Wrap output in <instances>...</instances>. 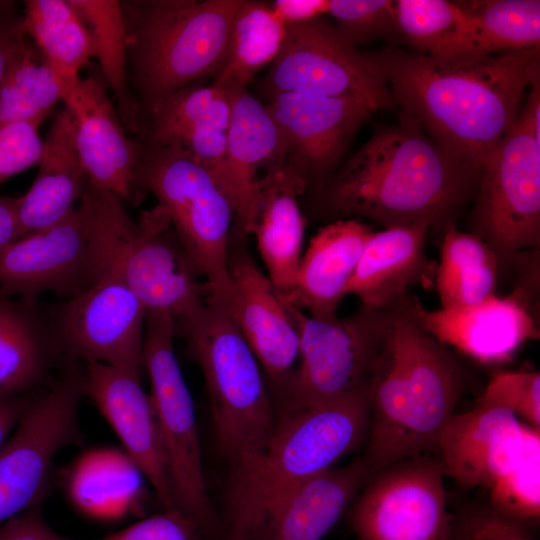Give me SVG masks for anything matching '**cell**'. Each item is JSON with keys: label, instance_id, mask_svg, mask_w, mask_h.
Here are the masks:
<instances>
[{"label": "cell", "instance_id": "obj_1", "mask_svg": "<svg viewBox=\"0 0 540 540\" xmlns=\"http://www.w3.org/2000/svg\"><path fill=\"white\" fill-rule=\"evenodd\" d=\"M373 54L402 111L478 169L514 124L527 88L539 79V47L458 56L393 48Z\"/></svg>", "mask_w": 540, "mask_h": 540}, {"label": "cell", "instance_id": "obj_2", "mask_svg": "<svg viewBox=\"0 0 540 540\" xmlns=\"http://www.w3.org/2000/svg\"><path fill=\"white\" fill-rule=\"evenodd\" d=\"M479 169L436 142L409 114L378 128L322 185L328 213L384 229L446 230L476 195Z\"/></svg>", "mask_w": 540, "mask_h": 540}, {"label": "cell", "instance_id": "obj_3", "mask_svg": "<svg viewBox=\"0 0 540 540\" xmlns=\"http://www.w3.org/2000/svg\"><path fill=\"white\" fill-rule=\"evenodd\" d=\"M409 295L390 308L368 381L362 456L372 475L405 459L436 455L439 435L465 390L461 362L413 318Z\"/></svg>", "mask_w": 540, "mask_h": 540}, {"label": "cell", "instance_id": "obj_4", "mask_svg": "<svg viewBox=\"0 0 540 540\" xmlns=\"http://www.w3.org/2000/svg\"><path fill=\"white\" fill-rule=\"evenodd\" d=\"M368 383L335 399L285 412L266 443L231 464L224 540H261L304 481L365 446Z\"/></svg>", "mask_w": 540, "mask_h": 540}, {"label": "cell", "instance_id": "obj_5", "mask_svg": "<svg viewBox=\"0 0 540 540\" xmlns=\"http://www.w3.org/2000/svg\"><path fill=\"white\" fill-rule=\"evenodd\" d=\"M243 0L120 1L128 76L140 113L195 80L216 74Z\"/></svg>", "mask_w": 540, "mask_h": 540}, {"label": "cell", "instance_id": "obj_6", "mask_svg": "<svg viewBox=\"0 0 540 540\" xmlns=\"http://www.w3.org/2000/svg\"><path fill=\"white\" fill-rule=\"evenodd\" d=\"M83 199L100 230L109 273L118 274L146 310L169 312L176 324L202 309L211 288L159 205L134 222L109 191L88 185Z\"/></svg>", "mask_w": 540, "mask_h": 540}, {"label": "cell", "instance_id": "obj_7", "mask_svg": "<svg viewBox=\"0 0 540 540\" xmlns=\"http://www.w3.org/2000/svg\"><path fill=\"white\" fill-rule=\"evenodd\" d=\"M175 327L202 371L215 435L225 456L232 464L261 448L277 420L262 368L224 297L211 291L202 309Z\"/></svg>", "mask_w": 540, "mask_h": 540}, {"label": "cell", "instance_id": "obj_8", "mask_svg": "<svg viewBox=\"0 0 540 540\" xmlns=\"http://www.w3.org/2000/svg\"><path fill=\"white\" fill-rule=\"evenodd\" d=\"M539 79L514 124L482 161L472 231L507 263L540 247Z\"/></svg>", "mask_w": 540, "mask_h": 540}, {"label": "cell", "instance_id": "obj_9", "mask_svg": "<svg viewBox=\"0 0 540 540\" xmlns=\"http://www.w3.org/2000/svg\"><path fill=\"white\" fill-rule=\"evenodd\" d=\"M136 184L167 213L211 291L225 295L235 211L222 185L185 151L149 143L141 147Z\"/></svg>", "mask_w": 540, "mask_h": 540}, {"label": "cell", "instance_id": "obj_10", "mask_svg": "<svg viewBox=\"0 0 540 540\" xmlns=\"http://www.w3.org/2000/svg\"><path fill=\"white\" fill-rule=\"evenodd\" d=\"M175 335L169 312L146 311L143 367L175 504L205 533L217 521L205 482L193 400L174 351Z\"/></svg>", "mask_w": 540, "mask_h": 540}, {"label": "cell", "instance_id": "obj_11", "mask_svg": "<svg viewBox=\"0 0 540 540\" xmlns=\"http://www.w3.org/2000/svg\"><path fill=\"white\" fill-rule=\"evenodd\" d=\"M288 303L299 334V358L285 389V412L335 399L367 384L390 308L360 305L347 316L314 317Z\"/></svg>", "mask_w": 540, "mask_h": 540}, {"label": "cell", "instance_id": "obj_12", "mask_svg": "<svg viewBox=\"0 0 540 540\" xmlns=\"http://www.w3.org/2000/svg\"><path fill=\"white\" fill-rule=\"evenodd\" d=\"M264 84L269 96L293 92L339 98L375 112L395 104L374 54L358 50L323 17L288 27Z\"/></svg>", "mask_w": 540, "mask_h": 540}, {"label": "cell", "instance_id": "obj_13", "mask_svg": "<svg viewBox=\"0 0 540 540\" xmlns=\"http://www.w3.org/2000/svg\"><path fill=\"white\" fill-rule=\"evenodd\" d=\"M63 359L56 382L33 398L0 448V524L38 503L54 457L80 439L83 366Z\"/></svg>", "mask_w": 540, "mask_h": 540}, {"label": "cell", "instance_id": "obj_14", "mask_svg": "<svg viewBox=\"0 0 540 540\" xmlns=\"http://www.w3.org/2000/svg\"><path fill=\"white\" fill-rule=\"evenodd\" d=\"M108 274L99 229L81 200L61 221L0 254V293L31 303L46 292L75 297Z\"/></svg>", "mask_w": 540, "mask_h": 540}, {"label": "cell", "instance_id": "obj_15", "mask_svg": "<svg viewBox=\"0 0 540 540\" xmlns=\"http://www.w3.org/2000/svg\"><path fill=\"white\" fill-rule=\"evenodd\" d=\"M444 476L434 454L383 468L350 505L351 529L360 540H448Z\"/></svg>", "mask_w": 540, "mask_h": 540}, {"label": "cell", "instance_id": "obj_16", "mask_svg": "<svg viewBox=\"0 0 540 540\" xmlns=\"http://www.w3.org/2000/svg\"><path fill=\"white\" fill-rule=\"evenodd\" d=\"M146 307L118 274L47 312L62 357L142 373Z\"/></svg>", "mask_w": 540, "mask_h": 540}, {"label": "cell", "instance_id": "obj_17", "mask_svg": "<svg viewBox=\"0 0 540 540\" xmlns=\"http://www.w3.org/2000/svg\"><path fill=\"white\" fill-rule=\"evenodd\" d=\"M228 310L269 380L285 390L299 358V334L288 301L232 231Z\"/></svg>", "mask_w": 540, "mask_h": 540}, {"label": "cell", "instance_id": "obj_18", "mask_svg": "<svg viewBox=\"0 0 540 540\" xmlns=\"http://www.w3.org/2000/svg\"><path fill=\"white\" fill-rule=\"evenodd\" d=\"M82 390L111 425L164 508H177L153 405L141 385V375L106 364L87 363L83 365Z\"/></svg>", "mask_w": 540, "mask_h": 540}, {"label": "cell", "instance_id": "obj_19", "mask_svg": "<svg viewBox=\"0 0 540 540\" xmlns=\"http://www.w3.org/2000/svg\"><path fill=\"white\" fill-rule=\"evenodd\" d=\"M408 307L417 323L439 343L485 364L510 360L540 331L535 315L514 294H496L471 306L426 309L409 295Z\"/></svg>", "mask_w": 540, "mask_h": 540}, {"label": "cell", "instance_id": "obj_20", "mask_svg": "<svg viewBox=\"0 0 540 540\" xmlns=\"http://www.w3.org/2000/svg\"><path fill=\"white\" fill-rule=\"evenodd\" d=\"M63 103L74 118L76 146L89 185L113 193L123 203L139 200L136 172L142 143L127 136L103 83L80 77Z\"/></svg>", "mask_w": 540, "mask_h": 540}, {"label": "cell", "instance_id": "obj_21", "mask_svg": "<svg viewBox=\"0 0 540 540\" xmlns=\"http://www.w3.org/2000/svg\"><path fill=\"white\" fill-rule=\"evenodd\" d=\"M267 108L287 143L288 158L307 182L321 185L359 128L376 112L349 100L304 93L270 95Z\"/></svg>", "mask_w": 540, "mask_h": 540}, {"label": "cell", "instance_id": "obj_22", "mask_svg": "<svg viewBox=\"0 0 540 540\" xmlns=\"http://www.w3.org/2000/svg\"><path fill=\"white\" fill-rule=\"evenodd\" d=\"M232 111L227 131L225 187L235 211L234 229L252 233L261 201L263 178L283 165L289 156L287 143L266 105L247 88L226 89Z\"/></svg>", "mask_w": 540, "mask_h": 540}, {"label": "cell", "instance_id": "obj_23", "mask_svg": "<svg viewBox=\"0 0 540 540\" xmlns=\"http://www.w3.org/2000/svg\"><path fill=\"white\" fill-rule=\"evenodd\" d=\"M524 423L503 407L478 400L443 427L436 455L444 474L467 487L489 488L520 458Z\"/></svg>", "mask_w": 540, "mask_h": 540}, {"label": "cell", "instance_id": "obj_24", "mask_svg": "<svg viewBox=\"0 0 540 540\" xmlns=\"http://www.w3.org/2000/svg\"><path fill=\"white\" fill-rule=\"evenodd\" d=\"M426 223L373 232L364 246L346 296H356L362 306L389 309L417 284L429 285L436 264L426 254L430 230Z\"/></svg>", "mask_w": 540, "mask_h": 540}, {"label": "cell", "instance_id": "obj_25", "mask_svg": "<svg viewBox=\"0 0 540 540\" xmlns=\"http://www.w3.org/2000/svg\"><path fill=\"white\" fill-rule=\"evenodd\" d=\"M38 166L29 190L17 197L22 237L65 218L76 208L89 184L76 146L74 118L65 105L42 141Z\"/></svg>", "mask_w": 540, "mask_h": 540}, {"label": "cell", "instance_id": "obj_26", "mask_svg": "<svg viewBox=\"0 0 540 540\" xmlns=\"http://www.w3.org/2000/svg\"><path fill=\"white\" fill-rule=\"evenodd\" d=\"M308 182L293 161L263 176L260 207L252 230L267 277L286 299L293 291L302 257L306 219L298 196Z\"/></svg>", "mask_w": 540, "mask_h": 540}, {"label": "cell", "instance_id": "obj_27", "mask_svg": "<svg viewBox=\"0 0 540 540\" xmlns=\"http://www.w3.org/2000/svg\"><path fill=\"white\" fill-rule=\"evenodd\" d=\"M373 232L354 218L337 219L321 227L302 255L293 291L285 299L314 317L336 314Z\"/></svg>", "mask_w": 540, "mask_h": 540}, {"label": "cell", "instance_id": "obj_28", "mask_svg": "<svg viewBox=\"0 0 540 540\" xmlns=\"http://www.w3.org/2000/svg\"><path fill=\"white\" fill-rule=\"evenodd\" d=\"M372 476L363 456L299 485L273 515L266 540H321Z\"/></svg>", "mask_w": 540, "mask_h": 540}, {"label": "cell", "instance_id": "obj_29", "mask_svg": "<svg viewBox=\"0 0 540 540\" xmlns=\"http://www.w3.org/2000/svg\"><path fill=\"white\" fill-rule=\"evenodd\" d=\"M57 357L62 356L39 304L0 293V401L29 395Z\"/></svg>", "mask_w": 540, "mask_h": 540}, {"label": "cell", "instance_id": "obj_30", "mask_svg": "<svg viewBox=\"0 0 540 540\" xmlns=\"http://www.w3.org/2000/svg\"><path fill=\"white\" fill-rule=\"evenodd\" d=\"M144 475L125 451L101 447L85 452L69 474L68 494L74 505L98 519H115L140 499Z\"/></svg>", "mask_w": 540, "mask_h": 540}, {"label": "cell", "instance_id": "obj_31", "mask_svg": "<svg viewBox=\"0 0 540 540\" xmlns=\"http://www.w3.org/2000/svg\"><path fill=\"white\" fill-rule=\"evenodd\" d=\"M499 259L479 236L456 226L442 235L435 284L441 308L478 304L495 295Z\"/></svg>", "mask_w": 540, "mask_h": 540}, {"label": "cell", "instance_id": "obj_32", "mask_svg": "<svg viewBox=\"0 0 540 540\" xmlns=\"http://www.w3.org/2000/svg\"><path fill=\"white\" fill-rule=\"evenodd\" d=\"M22 16L26 35L40 56L73 84L93 58L90 32L71 0H28Z\"/></svg>", "mask_w": 540, "mask_h": 540}, {"label": "cell", "instance_id": "obj_33", "mask_svg": "<svg viewBox=\"0 0 540 540\" xmlns=\"http://www.w3.org/2000/svg\"><path fill=\"white\" fill-rule=\"evenodd\" d=\"M85 22L93 44V58L116 100V111L125 128L141 133L142 120L128 76L127 31L120 1L71 0Z\"/></svg>", "mask_w": 540, "mask_h": 540}, {"label": "cell", "instance_id": "obj_34", "mask_svg": "<svg viewBox=\"0 0 540 540\" xmlns=\"http://www.w3.org/2000/svg\"><path fill=\"white\" fill-rule=\"evenodd\" d=\"M287 32L270 4L243 0L233 20L225 62L213 84L246 88L262 68L276 60Z\"/></svg>", "mask_w": 540, "mask_h": 540}, {"label": "cell", "instance_id": "obj_35", "mask_svg": "<svg viewBox=\"0 0 540 540\" xmlns=\"http://www.w3.org/2000/svg\"><path fill=\"white\" fill-rule=\"evenodd\" d=\"M398 32L419 52L435 56L480 53L470 16L457 1H394Z\"/></svg>", "mask_w": 540, "mask_h": 540}, {"label": "cell", "instance_id": "obj_36", "mask_svg": "<svg viewBox=\"0 0 540 540\" xmlns=\"http://www.w3.org/2000/svg\"><path fill=\"white\" fill-rule=\"evenodd\" d=\"M231 111V96L226 89L215 84L185 86L148 113V143L179 147L197 129L218 127L228 130Z\"/></svg>", "mask_w": 540, "mask_h": 540}, {"label": "cell", "instance_id": "obj_37", "mask_svg": "<svg viewBox=\"0 0 540 540\" xmlns=\"http://www.w3.org/2000/svg\"><path fill=\"white\" fill-rule=\"evenodd\" d=\"M74 83L61 77L29 45L0 83V127L18 122L41 124Z\"/></svg>", "mask_w": 540, "mask_h": 540}, {"label": "cell", "instance_id": "obj_38", "mask_svg": "<svg viewBox=\"0 0 540 540\" xmlns=\"http://www.w3.org/2000/svg\"><path fill=\"white\" fill-rule=\"evenodd\" d=\"M470 16L480 53L539 47L538 0L457 1Z\"/></svg>", "mask_w": 540, "mask_h": 540}, {"label": "cell", "instance_id": "obj_39", "mask_svg": "<svg viewBox=\"0 0 540 540\" xmlns=\"http://www.w3.org/2000/svg\"><path fill=\"white\" fill-rule=\"evenodd\" d=\"M490 508L517 523L540 516V429L524 424L520 458L489 488Z\"/></svg>", "mask_w": 540, "mask_h": 540}, {"label": "cell", "instance_id": "obj_40", "mask_svg": "<svg viewBox=\"0 0 540 540\" xmlns=\"http://www.w3.org/2000/svg\"><path fill=\"white\" fill-rule=\"evenodd\" d=\"M328 14L339 33L355 46L398 32L394 1L330 0Z\"/></svg>", "mask_w": 540, "mask_h": 540}, {"label": "cell", "instance_id": "obj_41", "mask_svg": "<svg viewBox=\"0 0 540 540\" xmlns=\"http://www.w3.org/2000/svg\"><path fill=\"white\" fill-rule=\"evenodd\" d=\"M479 401L512 411L525 424L540 429L539 372H502L489 382Z\"/></svg>", "mask_w": 540, "mask_h": 540}, {"label": "cell", "instance_id": "obj_42", "mask_svg": "<svg viewBox=\"0 0 540 540\" xmlns=\"http://www.w3.org/2000/svg\"><path fill=\"white\" fill-rule=\"evenodd\" d=\"M40 123L18 122L0 127V184L38 162L42 153Z\"/></svg>", "mask_w": 540, "mask_h": 540}, {"label": "cell", "instance_id": "obj_43", "mask_svg": "<svg viewBox=\"0 0 540 540\" xmlns=\"http://www.w3.org/2000/svg\"><path fill=\"white\" fill-rule=\"evenodd\" d=\"M197 523L178 508L165 509L96 540H200Z\"/></svg>", "mask_w": 540, "mask_h": 540}, {"label": "cell", "instance_id": "obj_44", "mask_svg": "<svg viewBox=\"0 0 540 540\" xmlns=\"http://www.w3.org/2000/svg\"><path fill=\"white\" fill-rule=\"evenodd\" d=\"M458 535L461 540H531L520 523L481 507L462 517Z\"/></svg>", "mask_w": 540, "mask_h": 540}, {"label": "cell", "instance_id": "obj_45", "mask_svg": "<svg viewBox=\"0 0 540 540\" xmlns=\"http://www.w3.org/2000/svg\"><path fill=\"white\" fill-rule=\"evenodd\" d=\"M0 540H69L55 532L43 519L36 505L4 522Z\"/></svg>", "mask_w": 540, "mask_h": 540}, {"label": "cell", "instance_id": "obj_46", "mask_svg": "<svg viewBox=\"0 0 540 540\" xmlns=\"http://www.w3.org/2000/svg\"><path fill=\"white\" fill-rule=\"evenodd\" d=\"M29 45L22 17L11 14L0 19V83Z\"/></svg>", "mask_w": 540, "mask_h": 540}, {"label": "cell", "instance_id": "obj_47", "mask_svg": "<svg viewBox=\"0 0 540 540\" xmlns=\"http://www.w3.org/2000/svg\"><path fill=\"white\" fill-rule=\"evenodd\" d=\"M330 0H276L270 4L286 27L306 23L328 14Z\"/></svg>", "mask_w": 540, "mask_h": 540}, {"label": "cell", "instance_id": "obj_48", "mask_svg": "<svg viewBox=\"0 0 540 540\" xmlns=\"http://www.w3.org/2000/svg\"><path fill=\"white\" fill-rule=\"evenodd\" d=\"M22 238L17 216V197L0 195V254Z\"/></svg>", "mask_w": 540, "mask_h": 540}, {"label": "cell", "instance_id": "obj_49", "mask_svg": "<svg viewBox=\"0 0 540 540\" xmlns=\"http://www.w3.org/2000/svg\"><path fill=\"white\" fill-rule=\"evenodd\" d=\"M30 395L0 401V448L10 436L22 414L31 403Z\"/></svg>", "mask_w": 540, "mask_h": 540}, {"label": "cell", "instance_id": "obj_50", "mask_svg": "<svg viewBox=\"0 0 540 540\" xmlns=\"http://www.w3.org/2000/svg\"><path fill=\"white\" fill-rule=\"evenodd\" d=\"M15 2L0 0V19L8 15L14 14L13 9Z\"/></svg>", "mask_w": 540, "mask_h": 540}]
</instances>
